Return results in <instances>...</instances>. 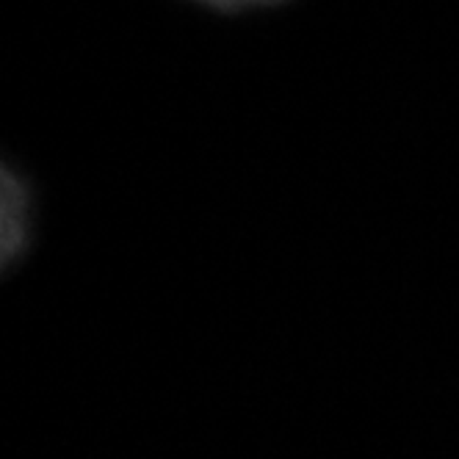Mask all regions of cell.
Instances as JSON below:
<instances>
[{"mask_svg":"<svg viewBox=\"0 0 459 459\" xmlns=\"http://www.w3.org/2000/svg\"><path fill=\"white\" fill-rule=\"evenodd\" d=\"M0 221H4V236H0V249H4V266L9 269L14 260L28 249L30 241V196L20 178L6 172L4 178V208H0Z\"/></svg>","mask_w":459,"mask_h":459,"instance_id":"6da1fadb","label":"cell"},{"mask_svg":"<svg viewBox=\"0 0 459 459\" xmlns=\"http://www.w3.org/2000/svg\"><path fill=\"white\" fill-rule=\"evenodd\" d=\"M196 4L219 9V12H247V9L277 6V4H282V0H196Z\"/></svg>","mask_w":459,"mask_h":459,"instance_id":"7a4b0ae2","label":"cell"}]
</instances>
